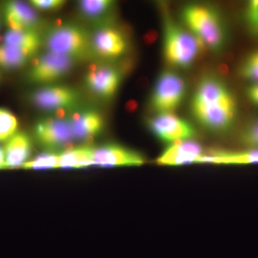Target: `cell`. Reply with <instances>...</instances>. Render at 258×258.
Masks as SVG:
<instances>
[{
	"mask_svg": "<svg viewBox=\"0 0 258 258\" xmlns=\"http://www.w3.org/2000/svg\"><path fill=\"white\" fill-rule=\"evenodd\" d=\"M191 107L197 120L212 132H225L235 121V98L223 83L214 78H207L199 84Z\"/></svg>",
	"mask_w": 258,
	"mask_h": 258,
	"instance_id": "cell-1",
	"label": "cell"
},
{
	"mask_svg": "<svg viewBox=\"0 0 258 258\" xmlns=\"http://www.w3.org/2000/svg\"><path fill=\"white\" fill-rule=\"evenodd\" d=\"M186 91L184 81L172 72H164L157 80L151 103L157 113H172L182 101Z\"/></svg>",
	"mask_w": 258,
	"mask_h": 258,
	"instance_id": "cell-6",
	"label": "cell"
},
{
	"mask_svg": "<svg viewBox=\"0 0 258 258\" xmlns=\"http://www.w3.org/2000/svg\"><path fill=\"white\" fill-rule=\"evenodd\" d=\"M200 164H225V165H245L258 164V149L240 152L213 151L205 154Z\"/></svg>",
	"mask_w": 258,
	"mask_h": 258,
	"instance_id": "cell-17",
	"label": "cell"
},
{
	"mask_svg": "<svg viewBox=\"0 0 258 258\" xmlns=\"http://www.w3.org/2000/svg\"><path fill=\"white\" fill-rule=\"evenodd\" d=\"M95 148L89 144L73 147L59 154V168L83 169L93 165Z\"/></svg>",
	"mask_w": 258,
	"mask_h": 258,
	"instance_id": "cell-18",
	"label": "cell"
},
{
	"mask_svg": "<svg viewBox=\"0 0 258 258\" xmlns=\"http://www.w3.org/2000/svg\"><path fill=\"white\" fill-rule=\"evenodd\" d=\"M205 154L203 147L190 139L171 144L157 158L156 163L161 166H172L200 164Z\"/></svg>",
	"mask_w": 258,
	"mask_h": 258,
	"instance_id": "cell-11",
	"label": "cell"
},
{
	"mask_svg": "<svg viewBox=\"0 0 258 258\" xmlns=\"http://www.w3.org/2000/svg\"><path fill=\"white\" fill-rule=\"evenodd\" d=\"M30 3L37 9L52 10L62 8L66 2L61 1V0H33Z\"/></svg>",
	"mask_w": 258,
	"mask_h": 258,
	"instance_id": "cell-26",
	"label": "cell"
},
{
	"mask_svg": "<svg viewBox=\"0 0 258 258\" xmlns=\"http://www.w3.org/2000/svg\"><path fill=\"white\" fill-rule=\"evenodd\" d=\"M75 62L67 56L48 52L34 60L29 78L38 84L55 82L69 74Z\"/></svg>",
	"mask_w": 258,
	"mask_h": 258,
	"instance_id": "cell-8",
	"label": "cell"
},
{
	"mask_svg": "<svg viewBox=\"0 0 258 258\" xmlns=\"http://www.w3.org/2000/svg\"><path fill=\"white\" fill-rule=\"evenodd\" d=\"M33 56L28 51L20 47L3 43L0 45V67L5 69H15L27 63Z\"/></svg>",
	"mask_w": 258,
	"mask_h": 258,
	"instance_id": "cell-20",
	"label": "cell"
},
{
	"mask_svg": "<svg viewBox=\"0 0 258 258\" xmlns=\"http://www.w3.org/2000/svg\"><path fill=\"white\" fill-rule=\"evenodd\" d=\"M49 52L67 56L75 60L86 59L93 52L91 39L79 27L64 25L52 28L45 38Z\"/></svg>",
	"mask_w": 258,
	"mask_h": 258,
	"instance_id": "cell-4",
	"label": "cell"
},
{
	"mask_svg": "<svg viewBox=\"0 0 258 258\" xmlns=\"http://www.w3.org/2000/svg\"><path fill=\"white\" fill-rule=\"evenodd\" d=\"M5 20L10 30H33L40 25V19L31 7L21 2H10L5 8Z\"/></svg>",
	"mask_w": 258,
	"mask_h": 258,
	"instance_id": "cell-15",
	"label": "cell"
},
{
	"mask_svg": "<svg viewBox=\"0 0 258 258\" xmlns=\"http://www.w3.org/2000/svg\"><path fill=\"white\" fill-rule=\"evenodd\" d=\"M144 163L145 159L142 154L118 144L95 148L93 152V165L104 167L139 166Z\"/></svg>",
	"mask_w": 258,
	"mask_h": 258,
	"instance_id": "cell-9",
	"label": "cell"
},
{
	"mask_svg": "<svg viewBox=\"0 0 258 258\" xmlns=\"http://www.w3.org/2000/svg\"><path fill=\"white\" fill-rule=\"evenodd\" d=\"M120 83V73L109 66L91 67L86 76L88 88L103 98H110L114 96Z\"/></svg>",
	"mask_w": 258,
	"mask_h": 258,
	"instance_id": "cell-12",
	"label": "cell"
},
{
	"mask_svg": "<svg viewBox=\"0 0 258 258\" xmlns=\"http://www.w3.org/2000/svg\"><path fill=\"white\" fill-rule=\"evenodd\" d=\"M32 100L35 106L44 111H64L76 106L79 96L70 88L49 86L34 93Z\"/></svg>",
	"mask_w": 258,
	"mask_h": 258,
	"instance_id": "cell-10",
	"label": "cell"
},
{
	"mask_svg": "<svg viewBox=\"0 0 258 258\" xmlns=\"http://www.w3.org/2000/svg\"><path fill=\"white\" fill-rule=\"evenodd\" d=\"M242 143L252 149H258V119L249 123L241 135Z\"/></svg>",
	"mask_w": 258,
	"mask_h": 258,
	"instance_id": "cell-25",
	"label": "cell"
},
{
	"mask_svg": "<svg viewBox=\"0 0 258 258\" xmlns=\"http://www.w3.org/2000/svg\"><path fill=\"white\" fill-rule=\"evenodd\" d=\"M35 137L37 142L45 150L52 153L62 152L73 148L75 139L69 118H45L35 125Z\"/></svg>",
	"mask_w": 258,
	"mask_h": 258,
	"instance_id": "cell-5",
	"label": "cell"
},
{
	"mask_svg": "<svg viewBox=\"0 0 258 258\" xmlns=\"http://www.w3.org/2000/svg\"><path fill=\"white\" fill-rule=\"evenodd\" d=\"M240 74L244 79L258 83V51L252 52L244 61Z\"/></svg>",
	"mask_w": 258,
	"mask_h": 258,
	"instance_id": "cell-24",
	"label": "cell"
},
{
	"mask_svg": "<svg viewBox=\"0 0 258 258\" xmlns=\"http://www.w3.org/2000/svg\"><path fill=\"white\" fill-rule=\"evenodd\" d=\"M182 16L186 26L200 43L212 50L221 48L225 34L216 11L203 5H190L183 10Z\"/></svg>",
	"mask_w": 258,
	"mask_h": 258,
	"instance_id": "cell-2",
	"label": "cell"
},
{
	"mask_svg": "<svg viewBox=\"0 0 258 258\" xmlns=\"http://www.w3.org/2000/svg\"><path fill=\"white\" fill-rule=\"evenodd\" d=\"M247 95L249 101L258 106V83H252L247 88Z\"/></svg>",
	"mask_w": 258,
	"mask_h": 258,
	"instance_id": "cell-28",
	"label": "cell"
},
{
	"mask_svg": "<svg viewBox=\"0 0 258 258\" xmlns=\"http://www.w3.org/2000/svg\"><path fill=\"white\" fill-rule=\"evenodd\" d=\"M247 18L250 25L258 29V0L249 2L247 10Z\"/></svg>",
	"mask_w": 258,
	"mask_h": 258,
	"instance_id": "cell-27",
	"label": "cell"
},
{
	"mask_svg": "<svg viewBox=\"0 0 258 258\" xmlns=\"http://www.w3.org/2000/svg\"><path fill=\"white\" fill-rule=\"evenodd\" d=\"M69 119L76 141L84 144H88L99 135L104 125L103 117L94 111L76 112Z\"/></svg>",
	"mask_w": 258,
	"mask_h": 258,
	"instance_id": "cell-14",
	"label": "cell"
},
{
	"mask_svg": "<svg viewBox=\"0 0 258 258\" xmlns=\"http://www.w3.org/2000/svg\"><path fill=\"white\" fill-rule=\"evenodd\" d=\"M113 2L108 0H84L79 3L81 13L87 18H99L111 9Z\"/></svg>",
	"mask_w": 258,
	"mask_h": 258,
	"instance_id": "cell-21",
	"label": "cell"
},
{
	"mask_svg": "<svg viewBox=\"0 0 258 258\" xmlns=\"http://www.w3.org/2000/svg\"><path fill=\"white\" fill-rule=\"evenodd\" d=\"M257 30H258V29H257Z\"/></svg>",
	"mask_w": 258,
	"mask_h": 258,
	"instance_id": "cell-30",
	"label": "cell"
},
{
	"mask_svg": "<svg viewBox=\"0 0 258 258\" xmlns=\"http://www.w3.org/2000/svg\"><path fill=\"white\" fill-rule=\"evenodd\" d=\"M18 126L15 115L8 110L0 108V142H8L18 133Z\"/></svg>",
	"mask_w": 258,
	"mask_h": 258,
	"instance_id": "cell-22",
	"label": "cell"
},
{
	"mask_svg": "<svg viewBox=\"0 0 258 258\" xmlns=\"http://www.w3.org/2000/svg\"><path fill=\"white\" fill-rule=\"evenodd\" d=\"M6 164H5L4 150L0 147V169H5Z\"/></svg>",
	"mask_w": 258,
	"mask_h": 258,
	"instance_id": "cell-29",
	"label": "cell"
},
{
	"mask_svg": "<svg viewBox=\"0 0 258 258\" xmlns=\"http://www.w3.org/2000/svg\"><path fill=\"white\" fill-rule=\"evenodd\" d=\"M59 154L56 153H46L41 154L34 159L33 160L25 163L22 168L25 169H58Z\"/></svg>",
	"mask_w": 258,
	"mask_h": 258,
	"instance_id": "cell-23",
	"label": "cell"
},
{
	"mask_svg": "<svg viewBox=\"0 0 258 258\" xmlns=\"http://www.w3.org/2000/svg\"><path fill=\"white\" fill-rule=\"evenodd\" d=\"M151 132L166 143L190 140L195 135L192 125L172 113H157L148 120Z\"/></svg>",
	"mask_w": 258,
	"mask_h": 258,
	"instance_id": "cell-7",
	"label": "cell"
},
{
	"mask_svg": "<svg viewBox=\"0 0 258 258\" xmlns=\"http://www.w3.org/2000/svg\"><path fill=\"white\" fill-rule=\"evenodd\" d=\"M3 42L5 45L20 47L35 55L41 45V39L36 31L10 30L5 34Z\"/></svg>",
	"mask_w": 258,
	"mask_h": 258,
	"instance_id": "cell-19",
	"label": "cell"
},
{
	"mask_svg": "<svg viewBox=\"0 0 258 258\" xmlns=\"http://www.w3.org/2000/svg\"><path fill=\"white\" fill-rule=\"evenodd\" d=\"M32 147V141L28 134L20 132L13 136L3 149L7 169L22 168L31 155Z\"/></svg>",
	"mask_w": 258,
	"mask_h": 258,
	"instance_id": "cell-16",
	"label": "cell"
},
{
	"mask_svg": "<svg viewBox=\"0 0 258 258\" xmlns=\"http://www.w3.org/2000/svg\"><path fill=\"white\" fill-rule=\"evenodd\" d=\"M93 52L104 58H114L125 52L126 41L116 29L105 27L97 30L92 40Z\"/></svg>",
	"mask_w": 258,
	"mask_h": 258,
	"instance_id": "cell-13",
	"label": "cell"
},
{
	"mask_svg": "<svg viewBox=\"0 0 258 258\" xmlns=\"http://www.w3.org/2000/svg\"><path fill=\"white\" fill-rule=\"evenodd\" d=\"M200 42L191 32L165 18L164 30V53L166 60L172 66L187 68L196 59Z\"/></svg>",
	"mask_w": 258,
	"mask_h": 258,
	"instance_id": "cell-3",
	"label": "cell"
}]
</instances>
